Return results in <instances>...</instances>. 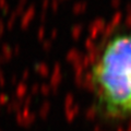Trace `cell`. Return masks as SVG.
<instances>
[{
    "instance_id": "obj_1",
    "label": "cell",
    "mask_w": 131,
    "mask_h": 131,
    "mask_svg": "<svg viewBox=\"0 0 131 131\" xmlns=\"http://www.w3.org/2000/svg\"><path fill=\"white\" fill-rule=\"evenodd\" d=\"M93 82L106 117H131V34L117 36L107 44L93 70Z\"/></svg>"
}]
</instances>
